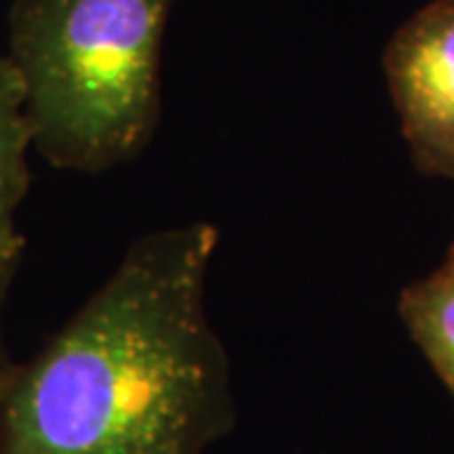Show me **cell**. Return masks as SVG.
<instances>
[{
	"label": "cell",
	"mask_w": 454,
	"mask_h": 454,
	"mask_svg": "<svg viewBox=\"0 0 454 454\" xmlns=\"http://www.w3.org/2000/svg\"><path fill=\"white\" fill-rule=\"evenodd\" d=\"M447 258H450L454 262V247H452V250H450V255H447Z\"/></svg>",
	"instance_id": "cell-7"
},
{
	"label": "cell",
	"mask_w": 454,
	"mask_h": 454,
	"mask_svg": "<svg viewBox=\"0 0 454 454\" xmlns=\"http://www.w3.org/2000/svg\"><path fill=\"white\" fill-rule=\"evenodd\" d=\"M31 146L26 86L11 56L0 53V240L5 243H23L16 227V212L31 187Z\"/></svg>",
	"instance_id": "cell-4"
},
{
	"label": "cell",
	"mask_w": 454,
	"mask_h": 454,
	"mask_svg": "<svg viewBox=\"0 0 454 454\" xmlns=\"http://www.w3.org/2000/svg\"><path fill=\"white\" fill-rule=\"evenodd\" d=\"M384 74L417 169L454 179V0H432L391 35Z\"/></svg>",
	"instance_id": "cell-3"
},
{
	"label": "cell",
	"mask_w": 454,
	"mask_h": 454,
	"mask_svg": "<svg viewBox=\"0 0 454 454\" xmlns=\"http://www.w3.org/2000/svg\"><path fill=\"white\" fill-rule=\"evenodd\" d=\"M399 313L409 336L419 346L442 384L454 396V262L450 258L434 273L406 286Z\"/></svg>",
	"instance_id": "cell-5"
},
{
	"label": "cell",
	"mask_w": 454,
	"mask_h": 454,
	"mask_svg": "<svg viewBox=\"0 0 454 454\" xmlns=\"http://www.w3.org/2000/svg\"><path fill=\"white\" fill-rule=\"evenodd\" d=\"M210 223L134 240L106 283L0 379V454H205L235 427L207 313Z\"/></svg>",
	"instance_id": "cell-1"
},
{
	"label": "cell",
	"mask_w": 454,
	"mask_h": 454,
	"mask_svg": "<svg viewBox=\"0 0 454 454\" xmlns=\"http://www.w3.org/2000/svg\"><path fill=\"white\" fill-rule=\"evenodd\" d=\"M20 253H23V243H0V379L13 364L8 358L5 340H3V310H5V301H8V293H11L13 278H16Z\"/></svg>",
	"instance_id": "cell-6"
},
{
	"label": "cell",
	"mask_w": 454,
	"mask_h": 454,
	"mask_svg": "<svg viewBox=\"0 0 454 454\" xmlns=\"http://www.w3.org/2000/svg\"><path fill=\"white\" fill-rule=\"evenodd\" d=\"M0 243H5V240H0Z\"/></svg>",
	"instance_id": "cell-8"
},
{
	"label": "cell",
	"mask_w": 454,
	"mask_h": 454,
	"mask_svg": "<svg viewBox=\"0 0 454 454\" xmlns=\"http://www.w3.org/2000/svg\"><path fill=\"white\" fill-rule=\"evenodd\" d=\"M175 0H13L8 56L33 146L59 169L106 172L162 116V35Z\"/></svg>",
	"instance_id": "cell-2"
}]
</instances>
